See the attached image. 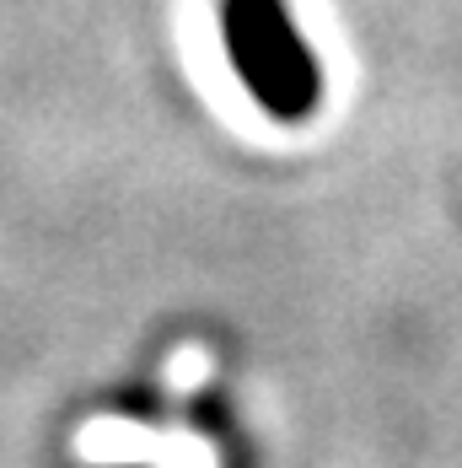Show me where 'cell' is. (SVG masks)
Segmentation results:
<instances>
[{"instance_id":"1","label":"cell","mask_w":462,"mask_h":468,"mask_svg":"<svg viewBox=\"0 0 462 468\" xmlns=\"http://www.w3.org/2000/svg\"><path fill=\"white\" fill-rule=\"evenodd\" d=\"M76 463L87 468H221V447L184 420H124V415H92L70 436Z\"/></svg>"}]
</instances>
